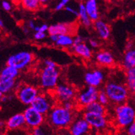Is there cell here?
<instances>
[{"label": "cell", "instance_id": "6da1fadb", "mask_svg": "<svg viewBox=\"0 0 135 135\" xmlns=\"http://www.w3.org/2000/svg\"><path fill=\"white\" fill-rule=\"evenodd\" d=\"M75 111L68 110L61 103H57L46 116V122L55 130L68 129L75 118Z\"/></svg>", "mask_w": 135, "mask_h": 135}, {"label": "cell", "instance_id": "7a4b0ae2", "mask_svg": "<svg viewBox=\"0 0 135 135\" xmlns=\"http://www.w3.org/2000/svg\"><path fill=\"white\" fill-rule=\"evenodd\" d=\"M103 89L108 97L110 103L114 105L126 103L130 93L126 82L115 79H109Z\"/></svg>", "mask_w": 135, "mask_h": 135}, {"label": "cell", "instance_id": "3957f363", "mask_svg": "<svg viewBox=\"0 0 135 135\" xmlns=\"http://www.w3.org/2000/svg\"><path fill=\"white\" fill-rule=\"evenodd\" d=\"M113 116L115 124L125 129L135 121V106L129 102L114 105Z\"/></svg>", "mask_w": 135, "mask_h": 135}, {"label": "cell", "instance_id": "277c9868", "mask_svg": "<svg viewBox=\"0 0 135 135\" xmlns=\"http://www.w3.org/2000/svg\"><path fill=\"white\" fill-rule=\"evenodd\" d=\"M60 70L57 67L43 66L39 76V86L44 92H52L59 83Z\"/></svg>", "mask_w": 135, "mask_h": 135}, {"label": "cell", "instance_id": "5b68a950", "mask_svg": "<svg viewBox=\"0 0 135 135\" xmlns=\"http://www.w3.org/2000/svg\"><path fill=\"white\" fill-rule=\"evenodd\" d=\"M41 92L35 85L28 84H20L17 86L15 94L17 99L22 104L30 106Z\"/></svg>", "mask_w": 135, "mask_h": 135}, {"label": "cell", "instance_id": "8992f818", "mask_svg": "<svg viewBox=\"0 0 135 135\" xmlns=\"http://www.w3.org/2000/svg\"><path fill=\"white\" fill-rule=\"evenodd\" d=\"M56 104L57 101L52 92L41 91L30 106L41 114L46 116Z\"/></svg>", "mask_w": 135, "mask_h": 135}, {"label": "cell", "instance_id": "52a82bcc", "mask_svg": "<svg viewBox=\"0 0 135 135\" xmlns=\"http://www.w3.org/2000/svg\"><path fill=\"white\" fill-rule=\"evenodd\" d=\"M33 61L34 56L32 52L22 50L10 55L6 60V65L12 66L20 71L28 68Z\"/></svg>", "mask_w": 135, "mask_h": 135}, {"label": "cell", "instance_id": "ba28073f", "mask_svg": "<svg viewBox=\"0 0 135 135\" xmlns=\"http://www.w3.org/2000/svg\"><path fill=\"white\" fill-rule=\"evenodd\" d=\"M58 103H62L68 101H74L77 91L73 85L66 82L60 81L52 92Z\"/></svg>", "mask_w": 135, "mask_h": 135}, {"label": "cell", "instance_id": "9c48e42d", "mask_svg": "<svg viewBox=\"0 0 135 135\" xmlns=\"http://www.w3.org/2000/svg\"><path fill=\"white\" fill-rule=\"evenodd\" d=\"M99 92V88L93 86L87 85L85 87L82 88L79 90L77 91L76 93L75 98L76 106L81 107L84 109L89 104L97 101Z\"/></svg>", "mask_w": 135, "mask_h": 135}, {"label": "cell", "instance_id": "30bf717a", "mask_svg": "<svg viewBox=\"0 0 135 135\" xmlns=\"http://www.w3.org/2000/svg\"><path fill=\"white\" fill-rule=\"evenodd\" d=\"M23 114L25 118L26 129L30 130V131L46 121V116L41 114L30 105L24 110Z\"/></svg>", "mask_w": 135, "mask_h": 135}, {"label": "cell", "instance_id": "8fae6325", "mask_svg": "<svg viewBox=\"0 0 135 135\" xmlns=\"http://www.w3.org/2000/svg\"><path fill=\"white\" fill-rule=\"evenodd\" d=\"M92 128L86 121L83 114H76L73 121L68 128L73 135H90Z\"/></svg>", "mask_w": 135, "mask_h": 135}, {"label": "cell", "instance_id": "7c38bea8", "mask_svg": "<svg viewBox=\"0 0 135 135\" xmlns=\"http://www.w3.org/2000/svg\"><path fill=\"white\" fill-rule=\"evenodd\" d=\"M85 84L89 86L99 88L105 80V73L101 69H93L85 72L84 76Z\"/></svg>", "mask_w": 135, "mask_h": 135}, {"label": "cell", "instance_id": "4fadbf2b", "mask_svg": "<svg viewBox=\"0 0 135 135\" xmlns=\"http://www.w3.org/2000/svg\"><path fill=\"white\" fill-rule=\"evenodd\" d=\"M82 114L84 119L86 120L92 128L101 130L106 128L108 125V120L105 115L94 114L85 111L82 112Z\"/></svg>", "mask_w": 135, "mask_h": 135}, {"label": "cell", "instance_id": "5bb4252c", "mask_svg": "<svg viewBox=\"0 0 135 135\" xmlns=\"http://www.w3.org/2000/svg\"><path fill=\"white\" fill-rule=\"evenodd\" d=\"M94 61L98 66L111 68L115 64V59L111 52L107 50H100L94 55Z\"/></svg>", "mask_w": 135, "mask_h": 135}, {"label": "cell", "instance_id": "9a60e30c", "mask_svg": "<svg viewBox=\"0 0 135 135\" xmlns=\"http://www.w3.org/2000/svg\"><path fill=\"white\" fill-rule=\"evenodd\" d=\"M6 128L9 130H15L18 129L26 128L25 118L23 112L17 113L10 117L6 121Z\"/></svg>", "mask_w": 135, "mask_h": 135}, {"label": "cell", "instance_id": "2e32d148", "mask_svg": "<svg viewBox=\"0 0 135 135\" xmlns=\"http://www.w3.org/2000/svg\"><path fill=\"white\" fill-rule=\"evenodd\" d=\"M93 28L99 38L102 40H108L111 35L110 28L108 23L103 20H98L93 22Z\"/></svg>", "mask_w": 135, "mask_h": 135}, {"label": "cell", "instance_id": "e0dca14e", "mask_svg": "<svg viewBox=\"0 0 135 135\" xmlns=\"http://www.w3.org/2000/svg\"><path fill=\"white\" fill-rule=\"evenodd\" d=\"M69 50L76 56L81 57L85 60H90L93 56L92 48L89 46L88 44L84 42L78 45H73Z\"/></svg>", "mask_w": 135, "mask_h": 135}, {"label": "cell", "instance_id": "ac0fdd59", "mask_svg": "<svg viewBox=\"0 0 135 135\" xmlns=\"http://www.w3.org/2000/svg\"><path fill=\"white\" fill-rule=\"evenodd\" d=\"M73 32V25L68 23H58L52 24L49 26L48 30V35H67Z\"/></svg>", "mask_w": 135, "mask_h": 135}, {"label": "cell", "instance_id": "d6986e66", "mask_svg": "<svg viewBox=\"0 0 135 135\" xmlns=\"http://www.w3.org/2000/svg\"><path fill=\"white\" fill-rule=\"evenodd\" d=\"M17 84L15 79L0 77V95H7L15 90Z\"/></svg>", "mask_w": 135, "mask_h": 135}, {"label": "cell", "instance_id": "ffe728a7", "mask_svg": "<svg viewBox=\"0 0 135 135\" xmlns=\"http://www.w3.org/2000/svg\"><path fill=\"white\" fill-rule=\"evenodd\" d=\"M121 66L126 70L135 67V48L126 50L121 61Z\"/></svg>", "mask_w": 135, "mask_h": 135}, {"label": "cell", "instance_id": "44dd1931", "mask_svg": "<svg viewBox=\"0 0 135 135\" xmlns=\"http://www.w3.org/2000/svg\"><path fill=\"white\" fill-rule=\"evenodd\" d=\"M84 5L88 15L93 22L99 20V13L97 0H85Z\"/></svg>", "mask_w": 135, "mask_h": 135}, {"label": "cell", "instance_id": "7402d4cb", "mask_svg": "<svg viewBox=\"0 0 135 135\" xmlns=\"http://www.w3.org/2000/svg\"><path fill=\"white\" fill-rule=\"evenodd\" d=\"M78 19L81 24L86 28H89L91 26H93V22L88 15L87 11L85 10L84 3L81 2L79 4L78 8Z\"/></svg>", "mask_w": 135, "mask_h": 135}, {"label": "cell", "instance_id": "603a6c76", "mask_svg": "<svg viewBox=\"0 0 135 135\" xmlns=\"http://www.w3.org/2000/svg\"><path fill=\"white\" fill-rule=\"evenodd\" d=\"M55 45L58 48L70 50L74 45V37L70 34L59 35L58 39L55 43Z\"/></svg>", "mask_w": 135, "mask_h": 135}, {"label": "cell", "instance_id": "cb8c5ba5", "mask_svg": "<svg viewBox=\"0 0 135 135\" xmlns=\"http://www.w3.org/2000/svg\"><path fill=\"white\" fill-rule=\"evenodd\" d=\"M32 135H56L57 130L46 121L42 125L30 130Z\"/></svg>", "mask_w": 135, "mask_h": 135}, {"label": "cell", "instance_id": "d4e9b609", "mask_svg": "<svg viewBox=\"0 0 135 135\" xmlns=\"http://www.w3.org/2000/svg\"><path fill=\"white\" fill-rule=\"evenodd\" d=\"M125 82L132 94H135V67L125 72Z\"/></svg>", "mask_w": 135, "mask_h": 135}, {"label": "cell", "instance_id": "484cf974", "mask_svg": "<svg viewBox=\"0 0 135 135\" xmlns=\"http://www.w3.org/2000/svg\"><path fill=\"white\" fill-rule=\"evenodd\" d=\"M84 111L92 112V113H94V114L105 115L107 110L106 107L102 105L99 101H96L90 103V104H89L87 106H85L84 108Z\"/></svg>", "mask_w": 135, "mask_h": 135}, {"label": "cell", "instance_id": "4316f807", "mask_svg": "<svg viewBox=\"0 0 135 135\" xmlns=\"http://www.w3.org/2000/svg\"><path fill=\"white\" fill-rule=\"evenodd\" d=\"M20 71L19 70L12 67V66L6 65L1 70L0 73V77L4 78H11L16 79L19 75H20Z\"/></svg>", "mask_w": 135, "mask_h": 135}, {"label": "cell", "instance_id": "83f0119b", "mask_svg": "<svg viewBox=\"0 0 135 135\" xmlns=\"http://www.w3.org/2000/svg\"><path fill=\"white\" fill-rule=\"evenodd\" d=\"M21 7L28 11H36L41 6L39 0H20Z\"/></svg>", "mask_w": 135, "mask_h": 135}, {"label": "cell", "instance_id": "f1b7e54d", "mask_svg": "<svg viewBox=\"0 0 135 135\" xmlns=\"http://www.w3.org/2000/svg\"><path fill=\"white\" fill-rule=\"evenodd\" d=\"M97 101H99L100 103H101L102 105L104 106H108L110 103V99H109L108 97L105 93V90L103 89H101L99 90V94H98V98H97Z\"/></svg>", "mask_w": 135, "mask_h": 135}, {"label": "cell", "instance_id": "f546056e", "mask_svg": "<svg viewBox=\"0 0 135 135\" xmlns=\"http://www.w3.org/2000/svg\"><path fill=\"white\" fill-rule=\"evenodd\" d=\"M63 105L64 108L68 110H71V111H74V109L75 108V106L76 105V103L75 102V100L74 101H68L64 102V103H61Z\"/></svg>", "mask_w": 135, "mask_h": 135}, {"label": "cell", "instance_id": "4dcf8cb0", "mask_svg": "<svg viewBox=\"0 0 135 135\" xmlns=\"http://www.w3.org/2000/svg\"><path fill=\"white\" fill-rule=\"evenodd\" d=\"M70 0H61L60 2L55 6V10L56 11H61L62 9L65 8L67 6V4L70 2Z\"/></svg>", "mask_w": 135, "mask_h": 135}, {"label": "cell", "instance_id": "1f68e13d", "mask_svg": "<svg viewBox=\"0 0 135 135\" xmlns=\"http://www.w3.org/2000/svg\"><path fill=\"white\" fill-rule=\"evenodd\" d=\"M124 131L127 135H135V121L125 128Z\"/></svg>", "mask_w": 135, "mask_h": 135}, {"label": "cell", "instance_id": "d6a6232c", "mask_svg": "<svg viewBox=\"0 0 135 135\" xmlns=\"http://www.w3.org/2000/svg\"><path fill=\"white\" fill-rule=\"evenodd\" d=\"M88 45L92 49H97L99 47L100 43L97 39L94 38H91L88 40Z\"/></svg>", "mask_w": 135, "mask_h": 135}, {"label": "cell", "instance_id": "836d02e7", "mask_svg": "<svg viewBox=\"0 0 135 135\" xmlns=\"http://www.w3.org/2000/svg\"><path fill=\"white\" fill-rule=\"evenodd\" d=\"M46 37V32L38 31V32H35V33L33 34V38L37 41L43 40Z\"/></svg>", "mask_w": 135, "mask_h": 135}, {"label": "cell", "instance_id": "e575fe53", "mask_svg": "<svg viewBox=\"0 0 135 135\" xmlns=\"http://www.w3.org/2000/svg\"><path fill=\"white\" fill-rule=\"evenodd\" d=\"M43 65L44 66H46V67H50V68H55L57 67V64L52 61V59H45L44 61V62H43Z\"/></svg>", "mask_w": 135, "mask_h": 135}, {"label": "cell", "instance_id": "d590c367", "mask_svg": "<svg viewBox=\"0 0 135 135\" xmlns=\"http://www.w3.org/2000/svg\"><path fill=\"white\" fill-rule=\"evenodd\" d=\"M2 8L4 9L5 11H7V12H9V11H11L12 9V6H11V3L7 1V0H3L2 2Z\"/></svg>", "mask_w": 135, "mask_h": 135}, {"label": "cell", "instance_id": "8d00e7d4", "mask_svg": "<svg viewBox=\"0 0 135 135\" xmlns=\"http://www.w3.org/2000/svg\"><path fill=\"white\" fill-rule=\"evenodd\" d=\"M84 42V39L81 35H75L74 37V45H78Z\"/></svg>", "mask_w": 135, "mask_h": 135}, {"label": "cell", "instance_id": "74e56055", "mask_svg": "<svg viewBox=\"0 0 135 135\" xmlns=\"http://www.w3.org/2000/svg\"><path fill=\"white\" fill-rule=\"evenodd\" d=\"M65 11H67V12H68V13H71V14L73 15H75V16L77 17H78V15H79V12L78 11H76V10H75V8H72L71 6H67L66 8H65Z\"/></svg>", "mask_w": 135, "mask_h": 135}, {"label": "cell", "instance_id": "f35d334b", "mask_svg": "<svg viewBox=\"0 0 135 135\" xmlns=\"http://www.w3.org/2000/svg\"><path fill=\"white\" fill-rule=\"evenodd\" d=\"M56 135H73L68 129H63V130H57Z\"/></svg>", "mask_w": 135, "mask_h": 135}, {"label": "cell", "instance_id": "ab89813d", "mask_svg": "<svg viewBox=\"0 0 135 135\" xmlns=\"http://www.w3.org/2000/svg\"><path fill=\"white\" fill-rule=\"evenodd\" d=\"M36 23L35 22L33 21L32 20H30L28 21V22H27V26L30 29V30H32L34 31V30H35V28L36 27Z\"/></svg>", "mask_w": 135, "mask_h": 135}, {"label": "cell", "instance_id": "60d3db41", "mask_svg": "<svg viewBox=\"0 0 135 135\" xmlns=\"http://www.w3.org/2000/svg\"><path fill=\"white\" fill-rule=\"evenodd\" d=\"M48 28H49V26H48L47 24H46V23H43V24L40 25V28H39V31L43 32H48Z\"/></svg>", "mask_w": 135, "mask_h": 135}, {"label": "cell", "instance_id": "b9f144b4", "mask_svg": "<svg viewBox=\"0 0 135 135\" xmlns=\"http://www.w3.org/2000/svg\"><path fill=\"white\" fill-rule=\"evenodd\" d=\"M58 37L59 35H49V39L51 42H52L55 44V43L57 41L58 39Z\"/></svg>", "mask_w": 135, "mask_h": 135}, {"label": "cell", "instance_id": "7bdbcfd3", "mask_svg": "<svg viewBox=\"0 0 135 135\" xmlns=\"http://www.w3.org/2000/svg\"><path fill=\"white\" fill-rule=\"evenodd\" d=\"M8 99H9V94H7V95H2V96H1V102H2V103H5V102L8 101Z\"/></svg>", "mask_w": 135, "mask_h": 135}, {"label": "cell", "instance_id": "ee69618b", "mask_svg": "<svg viewBox=\"0 0 135 135\" xmlns=\"http://www.w3.org/2000/svg\"><path fill=\"white\" fill-rule=\"evenodd\" d=\"M39 2L41 3V6H46L48 4V3H50L51 2L52 0H39Z\"/></svg>", "mask_w": 135, "mask_h": 135}, {"label": "cell", "instance_id": "f6af8a7d", "mask_svg": "<svg viewBox=\"0 0 135 135\" xmlns=\"http://www.w3.org/2000/svg\"><path fill=\"white\" fill-rule=\"evenodd\" d=\"M23 30L26 35H28L29 33V32H30V28L28 26H25L23 28Z\"/></svg>", "mask_w": 135, "mask_h": 135}, {"label": "cell", "instance_id": "bcb514c9", "mask_svg": "<svg viewBox=\"0 0 135 135\" xmlns=\"http://www.w3.org/2000/svg\"><path fill=\"white\" fill-rule=\"evenodd\" d=\"M0 27H1L2 28H3L4 27V21H3V20H0Z\"/></svg>", "mask_w": 135, "mask_h": 135}, {"label": "cell", "instance_id": "7dc6e473", "mask_svg": "<svg viewBox=\"0 0 135 135\" xmlns=\"http://www.w3.org/2000/svg\"><path fill=\"white\" fill-rule=\"evenodd\" d=\"M117 135H127V134H126L125 131H123V132H119V133H118Z\"/></svg>", "mask_w": 135, "mask_h": 135}, {"label": "cell", "instance_id": "c3c4849f", "mask_svg": "<svg viewBox=\"0 0 135 135\" xmlns=\"http://www.w3.org/2000/svg\"><path fill=\"white\" fill-rule=\"evenodd\" d=\"M0 135H7L6 133H4V132H2V133H1V134Z\"/></svg>", "mask_w": 135, "mask_h": 135}, {"label": "cell", "instance_id": "681fc988", "mask_svg": "<svg viewBox=\"0 0 135 135\" xmlns=\"http://www.w3.org/2000/svg\"><path fill=\"white\" fill-rule=\"evenodd\" d=\"M17 1H19V2H20V0H17Z\"/></svg>", "mask_w": 135, "mask_h": 135}, {"label": "cell", "instance_id": "f907efd6", "mask_svg": "<svg viewBox=\"0 0 135 135\" xmlns=\"http://www.w3.org/2000/svg\"><path fill=\"white\" fill-rule=\"evenodd\" d=\"M30 135H32V134H30Z\"/></svg>", "mask_w": 135, "mask_h": 135}]
</instances>
